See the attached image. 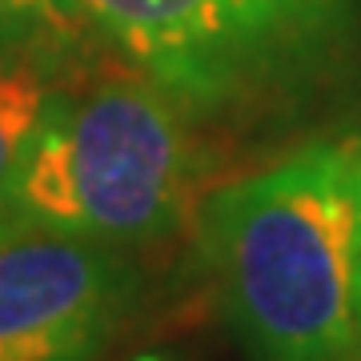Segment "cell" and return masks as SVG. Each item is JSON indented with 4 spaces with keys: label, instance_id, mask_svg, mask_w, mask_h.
I'll return each instance as SVG.
<instances>
[{
    "label": "cell",
    "instance_id": "obj_1",
    "mask_svg": "<svg viewBox=\"0 0 361 361\" xmlns=\"http://www.w3.org/2000/svg\"><path fill=\"white\" fill-rule=\"evenodd\" d=\"M197 225L249 361H361L353 141H313L233 180Z\"/></svg>",
    "mask_w": 361,
    "mask_h": 361
},
{
    "label": "cell",
    "instance_id": "obj_2",
    "mask_svg": "<svg viewBox=\"0 0 361 361\" xmlns=\"http://www.w3.org/2000/svg\"><path fill=\"white\" fill-rule=\"evenodd\" d=\"M197 125L141 73L52 92L0 205V233L52 229L116 249L165 241L209 173Z\"/></svg>",
    "mask_w": 361,
    "mask_h": 361
},
{
    "label": "cell",
    "instance_id": "obj_3",
    "mask_svg": "<svg viewBox=\"0 0 361 361\" xmlns=\"http://www.w3.org/2000/svg\"><path fill=\"white\" fill-rule=\"evenodd\" d=\"M68 8L197 121L281 113L361 49V0H68Z\"/></svg>",
    "mask_w": 361,
    "mask_h": 361
},
{
    "label": "cell",
    "instance_id": "obj_4",
    "mask_svg": "<svg viewBox=\"0 0 361 361\" xmlns=\"http://www.w3.org/2000/svg\"><path fill=\"white\" fill-rule=\"evenodd\" d=\"M125 249L52 229L0 233V361H92L137 301Z\"/></svg>",
    "mask_w": 361,
    "mask_h": 361
},
{
    "label": "cell",
    "instance_id": "obj_5",
    "mask_svg": "<svg viewBox=\"0 0 361 361\" xmlns=\"http://www.w3.org/2000/svg\"><path fill=\"white\" fill-rule=\"evenodd\" d=\"M52 92L56 89L49 85V73L37 61L0 68V205L8 197V185L20 169V157L49 109Z\"/></svg>",
    "mask_w": 361,
    "mask_h": 361
},
{
    "label": "cell",
    "instance_id": "obj_6",
    "mask_svg": "<svg viewBox=\"0 0 361 361\" xmlns=\"http://www.w3.org/2000/svg\"><path fill=\"white\" fill-rule=\"evenodd\" d=\"M68 32H80L68 0H0V52L61 44Z\"/></svg>",
    "mask_w": 361,
    "mask_h": 361
},
{
    "label": "cell",
    "instance_id": "obj_7",
    "mask_svg": "<svg viewBox=\"0 0 361 361\" xmlns=\"http://www.w3.org/2000/svg\"><path fill=\"white\" fill-rule=\"evenodd\" d=\"M353 153H357V313H361V133L349 137Z\"/></svg>",
    "mask_w": 361,
    "mask_h": 361
},
{
    "label": "cell",
    "instance_id": "obj_8",
    "mask_svg": "<svg viewBox=\"0 0 361 361\" xmlns=\"http://www.w3.org/2000/svg\"><path fill=\"white\" fill-rule=\"evenodd\" d=\"M129 361H180V357H173V353H137V357H129Z\"/></svg>",
    "mask_w": 361,
    "mask_h": 361
},
{
    "label": "cell",
    "instance_id": "obj_9",
    "mask_svg": "<svg viewBox=\"0 0 361 361\" xmlns=\"http://www.w3.org/2000/svg\"><path fill=\"white\" fill-rule=\"evenodd\" d=\"M0 56H4V52H0Z\"/></svg>",
    "mask_w": 361,
    "mask_h": 361
}]
</instances>
